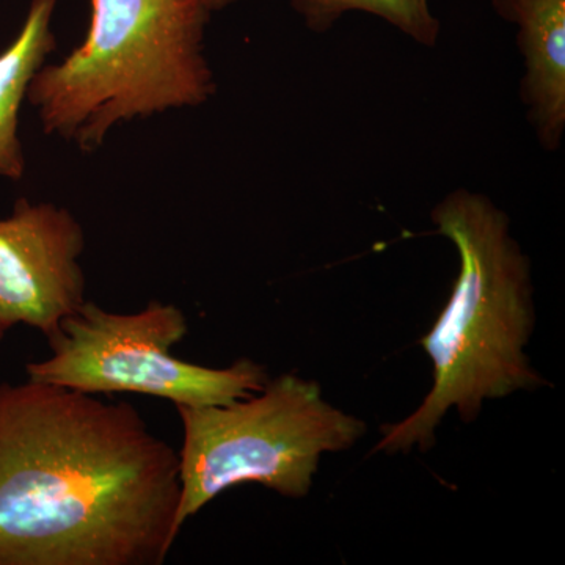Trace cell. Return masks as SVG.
Here are the masks:
<instances>
[{
	"instance_id": "5b68a950",
	"label": "cell",
	"mask_w": 565,
	"mask_h": 565,
	"mask_svg": "<svg viewBox=\"0 0 565 565\" xmlns=\"http://www.w3.org/2000/svg\"><path fill=\"white\" fill-rule=\"evenodd\" d=\"M189 332L180 307L152 300L139 313H110L85 300L47 340L51 355L25 366L29 381L88 394L136 393L174 407L230 404L259 392L266 370L237 360L223 370L184 362L173 345Z\"/></svg>"
},
{
	"instance_id": "30bf717a",
	"label": "cell",
	"mask_w": 565,
	"mask_h": 565,
	"mask_svg": "<svg viewBox=\"0 0 565 565\" xmlns=\"http://www.w3.org/2000/svg\"><path fill=\"white\" fill-rule=\"evenodd\" d=\"M204 7L210 11L222 10L228 7L230 3L236 2V0H200Z\"/></svg>"
},
{
	"instance_id": "ba28073f",
	"label": "cell",
	"mask_w": 565,
	"mask_h": 565,
	"mask_svg": "<svg viewBox=\"0 0 565 565\" xmlns=\"http://www.w3.org/2000/svg\"><path fill=\"white\" fill-rule=\"evenodd\" d=\"M58 0H32L17 39L0 52V177L20 181L25 172L18 129L29 85L57 46L52 17Z\"/></svg>"
},
{
	"instance_id": "52a82bcc",
	"label": "cell",
	"mask_w": 565,
	"mask_h": 565,
	"mask_svg": "<svg viewBox=\"0 0 565 565\" xmlns=\"http://www.w3.org/2000/svg\"><path fill=\"white\" fill-rule=\"evenodd\" d=\"M516 25L525 62L520 96L539 143L556 151L565 132V0H492Z\"/></svg>"
},
{
	"instance_id": "6da1fadb",
	"label": "cell",
	"mask_w": 565,
	"mask_h": 565,
	"mask_svg": "<svg viewBox=\"0 0 565 565\" xmlns=\"http://www.w3.org/2000/svg\"><path fill=\"white\" fill-rule=\"evenodd\" d=\"M180 457L128 403L0 384V565H161Z\"/></svg>"
},
{
	"instance_id": "7a4b0ae2",
	"label": "cell",
	"mask_w": 565,
	"mask_h": 565,
	"mask_svg": "<svg viewBox=\"0 0 565 565\" xmlns=\"http://www.w3.org/2000/svg\"><path fill=\"white\" fill-rule=\"evenodd\" d=\"M433 222L460 259L451 297L419 341L433 362V390L408 418L385 426L375 451H426L451 408L475 422L486 401L544 384L525 353L533 285L508 215L482 193L456 189L434 207Z\"/></svg>"
},
{
	"instance_id": "9c48e42d",
	"label": "cell",
	"mask_w": 565,
	"mask_h": 565,
	"mask_svg": "<svg viewBox=\"0 0 565 565\" xmlns=\"http://www.w3.org/2000/svg\"><path fill=\"white\" fill-rule=\"evenodd\" d=\"M291 6L316 33L330 31L344 13L363 11L388 22L422 46H435L440 35V22L429 0H291Z\"/></svg>"
},
{
	"instance_id": "277c9868",
	"label": "cell",
	"mask_w": 565,
	"mask_h": 565,
	"mask_svg": "<svg viewBox=\"0 0 565 565\" xmlns=\"http://www.w3.org/2000/svg\"><path fill=\"white\" fill-rule=\"evenodd\" d=\"M182 424L178 526L233 487L259 484L305 498L327 452L352 448L362 419L327 403L321 386L296 374L222 405L177 407Z\"/></svg>"
},
{
	"instance_id": "8992f818",
	"label": "cell",
	"mask_w": 565,
	"mask_h": 565,
	"mask_svg": "<svg viewBox=\"0 0 565 565\" xmlns=\"http://www.w3.org/2000/svg\"><path fill=\"white\" fill-rule=\"evenodd\" d=\"M85 233L66 207L20 199L0 218V341L28 326L50 340L85 302Z\"/></svg>"
},
{
	"instance_id": "3957f363",
	"label": "cell",
	"mask_w": 565,
	"mask_h": 565,
	"mask_svg": "<svg viewBox=\"0 0 565 565\" xmlns=\"http://www.w3.org/2000/svg\"><path fill=\"white\" fill-rule=\"evenodd\" d=\"M210 14L200 0H90L81 46L29 85L44 132L92 152L115 125L202 106L215 92Z\"/></svg>"
}]
</instances>
